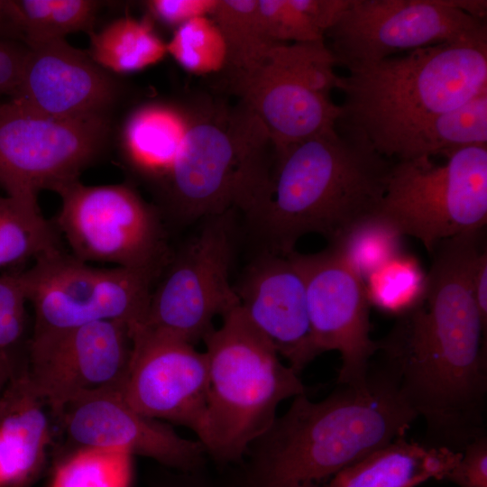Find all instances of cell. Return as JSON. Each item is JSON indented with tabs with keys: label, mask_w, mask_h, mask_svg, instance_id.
<instances>
[{
	"label": "cell",
	"mask_w": 487,
	"mask_h": 487,
	"mask_svg": "<svg viewBox=\"0 0 487 487\" xmlns=\"http://www.w3.org/2000/svg\"><path fill=\"white\" fill-rule=\"evenodd\" d=\"M392 163L386 190L374 214L401 236L419 240L428 253L440 241L485 228L487 145Z\"/></svg>",
	"instance_id": "7"
},
{
	"label": "cell",
	"mask_w": 487,
	"mask_h": 487,
	"mask_svg": "<svg viewBox=\"0 0 487 487\" xmlns=\"http://www.w3.org/2000/svg\"><path fill=\"white\" fill-rule=\"evenodd\" d=\"M202 468L191 471L167 472L154 487H216L202 473Z\"/></svg>",
	"instance_id": "40"
},
{
	"label": "cell",
	"mask_w": 487,
	"mask_h": 487,
	"mask_svg": "<svg viewBox=\"0 0 487 487\" xmlns=\"http://www.w3.org/2000/svg\"><path fill=\"white\" fill-rule=\"evenodd\" d=\"M88 35L89 56L113 74L142 70L167 54L166 43L145 19L119 17Z\"/></svg>",
	"instance_id": "23"
},
{
	"label": "cell",
	"mask_w": 487,
	"mask_h": 487,
	"mask_svg": "<svg viewBox=\"0 0 487 487\" xmlns=\"http://www.w3.org/2000/svg\"><path fill=\"white\" fill-rule=\"evenodd\" d=\"M28 47L64 40L68 34H90L104 2L96 0H16Z\"/></svg>",
	"instance_id": "27"
},
{
	"label": "cell",
	"mask_w": 487,
	"mask_h": 487,
	"mask_svg": "<svg viewBox=\"0 0 487 487\" xmlns=\"http://www.w3.org/2000/svg\"><path fill=\"white\" fill-rule=\"evenodd\" d=\"M473 145H487V89L426 123L406 140L396 159L445 155Z\"/></svg>",
	"instance_id": "24"
},
{
	"label": "cell",
	"mask_w": 487,
	"mask_h": 487,
	"mask_svg": "<svg viewBox=\"0 0 487 487\" xmlns=\"http://www.w3.org/2000/svg\"><path fill=\"white\" fill-rule=\"evenodd\" d=\"M186 127V116L169 106L153 104L136 109L121 133L125 164L157 186L175 161Z\"/></svg>",
	"instance_id": "22"
},
{
	"label": "cell",
	"mask_w": 487,
	"mask_h": 487,
	"mask_svg": "<svg viewBox=\"0 0 487 487\" xmlns=\"http://www.w3.org/2000/svg\"><path fill=\"white\" fill-rule=\"evenodd\" d=\"M29 48L20 86L11 100L53 117L111 116L122 95L115 74L65 39Z\"/></svg>",
	"instance_id": "17"
},
{
	"label": "cell",
	"mask_w": 487,
	"mask_h": 487,
	"mask_svg": "<svg viewBox=\"0 0 487 487\" xmlns=\"http://www.w3.org/2000/svg\"><path fill=\"white\" fill-rule=\"evenodd\" d=\"M235 291L247 318L297 372L319 354L304 279L289 255L269 253L256 261Z\"/></svg>",
	"instance_id": "18"
},
{
	"label": "cell",
	"mask_w": 487,
	"mask_h": 487,
	"mask_svg": "<svg viewBox=\"0 0 487 487\" xmlns=\"http://www.w3.org/2000/svg\"><path fill=\"white\" fill-rule=\"evenodd\" d=\"M144 3L152 17L178 28L194 18L210 15L217 0H150Z\"/></svg>",
	"instance_id": "35"
},
{
	"label": "cell",
	"mask_w": 487,
	"mask_h": 487,
	"mask_svg": "<svg viewBox=\"0 0 487 487\" xmlns=\"http://www.w3.org/2000/svg\"><path fill=\"white\" fill-rule=\"evenodd\" d=\"M56 193L61 204L52 223L73 256L160 275L168 262L162 224L133 188L78 179Z\"/></svg>",
	"instance_id": "10"
},
{
	"label": "cell",
	"mask_w": 487,
	"mask_h": 487,
	"mask_svg": "<svg viewBox=\"0 0 487 487\" xmlns=\"http://www.w3.org/2000/svg\"><path fill=\"white\" fill-rule=\"evenodd\" d=\"M186 120L175 161L157 185L165 207L180 221L222 215L232 207L249 216L274 158L266 130L242 102Z\"/></svg>",
	"instance_id": "6"
},
{
	"label": "cell",
	"mask_w": 487,
	"mask_h": 487,
	"mask_svg": "<svg viewBox=\"0 0 487 487\" xmlns=\"http://www.w3.org/2000/svg\"><path fill=\"white\" fill-rule=\"evenodd\" d=\"M43 403L12 378L0 397V487H28L39 473L50 439Z\"/></svg>",
	"instance_id": "20"
},
{
	"label": "cell",
	"mask_w": 487,
	"mask_h": 487,
	"mask_svg": "<svg viewBox=\"0 0 487 487\" xmlns=\"http://www.w3.org/2000/svg\"><path fill=\"white\" fill-rule=\"evenodd\" d=\"M132 353L118 390L136 411L186 427L198 436L208 390L205 353L172 335L140 326L131 331Z\"/></svg>",
	"instance_id": "15"
},
{
	"label": "cell",
	"mask_w": 487,
	"mask_h": 487,
	"mask_svg": "<svg viewBox=\"0 0 487 487\" xmlns=\"http://www.w3.org/2000/svg\"><path fill=\"white\" fill-rule=\"evenodd\" d=\"M166 47L167 53L183 69L195 74L216 72L225 65V41L208 16L194 18L176 28Z\"/></svg>",
	"instance_id": "31"
},
{
	"label": "cell",
	"mask_w": 487,
	"mask_h": 487,
	"mask_svg": "<svg viewBox=\"0 0 487 487\" xmlns=\"http://www.w3.org/2000/svg\"><path fill=\"white\" fill-rule=\"evenodd\" d=\"M30 48L23 41L0 39V96L13 98L20 86Z\"/></svg>",
	"instance_id": "36"
},
{
	"label": "cell",
	"mask_w": 487,
	"mask_h": 487,
	"mask_svg": "<svg viewBox=\"0 0 487 487\" xmlns=\"http://www.w3.org/2000/svg\"><path fill=\"white\" fill-rule=\"evenodd\" d=\"M21 273L34 312L31 338L98 321L123 322L132 331L144 324L159 277L145 271L96 267L62 249L41 255Z\"/></svg>",
	"instance_id": "8"
},
{
	"label": "cell",
	"mask_w": 487,
	"mask_h": 487,
	"mask_svg": "<svg viewBox=\"0 0 487 487\" xmlns=\"http://www.w3.org/2000/svg\"><path fill=\"white\" fill-rule=\"evenodd\" d=\"M232 85L275 152L335 129L341 115L328 95L264 62L232 79Z\"/></svg>",
	"instance_id": "19"
},
{
	"label": "cell",
	"mask_w": 487,
	"mask_h": 487,
	"mask_svg": "<svg viewBox=\"0 0 487 487\" xmlns=\"http://www.w3.org/2000/svg\"><path fill=\"white\" fill-rule=\"evenodd\" d=\"M111 116L60 118L13 100L0 106V187L6 196L39 207L38 193L78 179L104 153Z\"/></svg>",
	"instance_id": "9"
},
{
	"label": "cell",
	"mask_w": 487,
	"mask_h": 487,
	"mask_svg": "<svg viewBox=\"0 0 487 487\" xmlns=\"http://www.w3.org/2000/svg\"><path fill=\"white\" fill-rule=\"evenodd\" d=\"M473 294L483 325L487 327V250L485 242L475 250L470 265Z\"/></svg>",
	"instance_id": "38"
},
{
	"label": "cell",
	"mask_w": 487,
	"mask_h": 487,
	"mask_svg": "<svg viewBox=\"0 0 487 487\" xmlns=\"http://www.w3.org/2000/svg\"><path fill=\"white\" fill-rule=\"evenodd\" d=\"M446 479L460 487H487V435L470 442Z\"/></svg>",
	"instance_id": "34"
},
{
	"label": "cell",
	"mask_w": 487,
	"mask_h": 487,
	"mask_svg": "<svg viewBox=\"0 0 487 487\" xmlns=\"http://www.w3.org/2000/svg\"><path fill=\"white\" fill-rule=\"evenodd\" d=\"M232 250L225 213L207 217L153 287L142 326L192 345L203 340L213 319L239 304L229 282Z\"/></svg>",
	"instance_id": "12"
},
{
	"label": "cell",
	"mask_w": 487,
	"mask_h": 487,
	"mask_svg": "<svg viewBox=\"0 0 487 487\" xmlns=\"http://www.w3.org/2000/svg\"><path fill=\"white\" fill-rule=\"evenodd\" d=\"M222 317V325L203 339L208 390L198 440L213 459L230 463L243 460L277 418L281 401L308 389L239 304Z\"/></svg>",
	"instance_id": "5"
},
{
	"label": "cell",
	"mask_w": 487,
	"mask_h": 487,
	"mask_svg": "<svg viewBox=\"0 0 487 487\" xmlns=\"http://www.w3.org/2000/svg\"><path fill=\"white\" fill-rule=\"evenodd\" d=\"M473 234L438 242L423 301L378 340L379 362L424 418L428 445L462 451L486 435L487 327L470 280Z\"/></svg>",
	"instance_id": "1"
},
{
	"label": "cell",
	"mask_w": 487,
	"mask_h": 487,
	"mask_svg": "<svg viewBox=\"0 0 487 487\" xmlns=\"http://www.w3.org/2000/svg\"><path fill=\"white\" fill-rule=\"evenodd\" d=\"M266 35L276 43L324 41L322 34L292 3V0H258Z\"/></svg>",
	"instance_id": "33"
},
{
	"label": "cell",
	"mask_w": 487,
	"mask_h": 487,
	"mask_svg": "<svg viewBox=\"0 0 487 487\" xmlns=\"http://www.w3.org/2000/svg\"><path fill=\"white\" fill-rule=\"evenodd\" d=\"M28 303L21 271L0 274V353L11 357L22 372L28 368Z\"/></svg>",
	"instance_id": "32"
},
{
	"label": "cell",
	"mask_w": 487,
	"mask_h": 487,
	"mask_svg": "<svg viewBox=\"0 0 487 487\" xmlns=\"http://www.w3.org/2000/svg\"><path fill=\"white\" fill-rule=\"evenodd\" d=\"M417 418L394 374L371 363L361 383L338 384L320 401L293 398L249 446L242 487H326L344 468L405 436Z\"/></svg>",
	"instance_id": "2"
},
{
	"label": "cell",
	"mask_w": 487,
	"mask_h": 487,
	"mask_svg": "<svg viewBox=\"0 0 487 487\" xmlns=\"http://www.w3.org/2000/svg\"><path fill=\"white\" fill-rule=\"evenodd\" d=\"M210 16L225 43L231 79L257 67L277 44L265 33L258 0H217Z\"/></svg>",
	"instance_id": "25"
},
{
	"label": "cell",
	"mask_w": 487,
	"mask_h": 487,
	"mask_svg": "<svg viewBox=\"0 0 487 487\" xmlns=\"http://www.w3.org/2000/svg\"><path fill=\"white\" fill-rule=\"evenodd\" d=\"M60 415L68 437L78 448L122 449L178 471L204 466L207 453L200 441L184 438L166 423L136 411L118 390L82 394Z\"/></svg>",
	"instance_id": "16"
},
{
	"label": "cell",
	"mask_w": 487,
	"mask_h": 487,
	"mask_svg": "<svg viewBox=\"0 0 487 487\" xmlns=\"http://www.w3.org/2000/svg\"><path fill=\"white\" fill-rule=\"evenodd\" d=\"M18 373V367L7 354L0 353V397L9 381Z\"/></svg>",
	"instance_id": "41"
},
{
	"label": "cell",
	"mask_w": 487,
	"mask_h": 487,
	"mask_svg": "<svg viewBox=\"0 0 487 487\" xmlns=\"http://www.w3.org/2000/svg\"><path fill=\"white\" fill-rule=\"evenodd\" d=\"M60 234L39 207L0 196V269L61 249Z\"/></svg>",
	"instance_id": "26"
},
{
	"label": "cell",
	"mask_w": 487,
	"mask_h": 487,
	"mask_svg": "<svg viewBox=\"0 0 487 487\" xmlns=\"http://www.w3.org/2000/svg\"><path fill=\"white\" fill-rule=\"evenodd\" d=\"M0 39L24 42L23 24L16 0H0Z\"/></svg>",
	"instance_id": "39"
},
{
	"label": "cell",
	"mask_w": 487,
	"mask_h": 487,
	"mask_svg": "<svg viewBox=\"0 0 487 487\" xmlns=\"http://www.w3.org/2000/svg\"><path fill=\"white\" fill-rule=\"evenodd\" d=\"M345 94L336 129L396 158L429 120L487 89V37L420 48L338 77Z\"/></svg>",
	"instance_id": "4"
},
{
	"label": "cell",
	"mask_w": 487,
	"mask_h": 487,
	"mask_svg": "<svg viewBox=\"0 0 487 487\" xmlns=\"http://www.w3.org/2000/svg\"><path fill=\"white\" fill-rule=\"evenodd\" d=\"M292 3L325 35L351 6L353 0H292Z\"/></svg>",
	"instance_id": "37"
},
{
	"label": "cell",
	"mask_w": 487,
	"mask_h": 487,
	"mask_svg": "<svg viewBox=\"0 0 487 487\" xmlns=\"http://www.w3.org/2000/svg\"><path fill=\"white\" fill-rule=\"evenodd\" d=\"M306 287L308 317L318 354L340 353L338 384L365 381L378 341L370 335V303L363 280L332 248L288 254Z\"/></svg>",
	"instance_id": "14"
},
{
	"label": "cell",
	"mask_w": 487,
	"mask_h": 487,
	"mask_svg": "<svg viewBox=\"0 0 487 487\" xmlns=\"http://www.w3.org/2000/svg\"><path fill=\"white\" fill-rule=\"evenodd\" d=\"M131 353L130 328L119 321H98L31 338L24 381L31 394L60 415L82 394L119 390Z\"/></svg>",
	"instance_id": "13"
},
{
	"label": "cell",
	"mask_w": 487,
	"mask_h": 487,
	"mask_svg": "<svg viewBox=\"0 0 487 487\" xmlns=\"http://www.w3.org/2000/svg\"><path fill=\"white\" fill-rule=\"evenodd\" d=\"M249 215L270 247L286 256L303 235L328 244L374 215L386 190L392 161L368 142L336 127L280 152Z\"/></svg>",
	"instance_id": "3"
},
{
	"label": "cell",
	"mask_w": 487,
	"mask_h": 487,
	"mask_svg": "<svg viewBox=\"0 0 487 487\" xmlns=\"http://www.w3.org/2000/svg\"><path fill=\"white\" fill-rule=\"evenodd\" d=\"M326 33L335 64L350 70L401 51L487 37V26L451 0H353Z\"/></svg>",
	"instance_id": "11"
},
{
	"label": "cell",
	"mask_w": 487,
	"mask_h": 487,
	"mask_svg": "<svg viewBox=\"0 0 487 487\" xmlns=\"http://www.w3.org/2000/svg\"><path fill=\"white\" fill-rule=\"evenodd\" d=\"M401 235L377 216L354 225L328 247L335 251L363 280L402 253Z\"/></svg>",
	"instance_id": "30"
},
{
	"label": "cell",
	"mask_w": 487,
	"mask_h": 487,
	"mask_svg": "<svg viewBox=\"0 0 487 487\" xmlns=\"http://www.w3.org/2000/svg\"><path fill=\"white\" fill-rule=\"evenodd\" d=\"M133 455L103 447H81L56 468L50 487H130Z\"/></svg>",
	"instance_id": "29"
},
{
	"label": "cell",
	"mask_w": 487,
	"mask_h": 487,
	"mask_svg": "<svg viewBox=\"0 0 487 487\" xmlns=\"http://www.w3.org/2000/svg\"><path fill=\"white\" fill-rule=\"evenodd\" d=\"M363 283L370 305L397 317L423 301L427 272L415 256L402 252L372 272Z\"/></svg>",
	"instance_id": "28"
},
{
	"label": "cell",
	"mask_w": 487,
	"mask_h": 487,
	"mask_svg": "<svg viewBox=\"0 0 487 487\" xmlns=\"http://www.w3.org/2000/svg\"><path fill=\"white\" fill-rule=\"evenodd\" d=\"M461 455L401 436L341 470L326 487H415L446 479Z\"/></svg>",
	"instance_id": "21"
}]
</instances>
